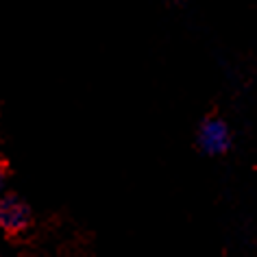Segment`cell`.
<instances>
[{"label":"cell","mask_w":257,"mask_h":257,"mask_svg":"<svg viewBox=\"0 0 257 257\" xmlns=\"http://www.w3.org/2000/svg\"><path fill=\"white\" fill-rule=\"evenodd\" d=\"M198 142H201L205 153H209V155H220V153L229 149V142H231L229 128L224 126V122H220V120H209L201 126Z\"/></svg>","instance_id":"6da1fadb"},{"label":"cell","mask_w":257,"mask_h":257,"mask_svg":"<svg viewBox=\"0 0 257 257\" xmlns=\"http://www.w3.org/2000/svg\"><path fill=\"white\" fill-rule=\"evenodd\" d=\"M0 188H3V175H0Z\"/></svg>","instance_id":"3957f363"},{"label":"cell","mask_w":257,"mask_h":257,"mask_svg":"<svg viewBox=\"0 0 257 257\" xmlns=\"http://www.w3.org/2000/svg\"><path fill=\"white\" fill-rule=\"evenodd\" d=\"M29 220L27 207L16 198H3L0 201V227L7 231H20Z\"/></svg>","instance_id":"7a4b0ae2"}]
</instances>
